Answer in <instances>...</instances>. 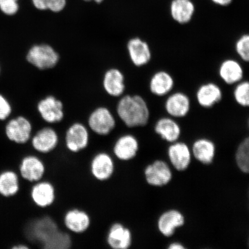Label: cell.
Returning <instances> with one entry per match:
<instances>
[{"instance_id":"3957f363","label":"cell","mask_w":249,"mask_h":249,"mask_svg":"<svg viewBox=\"0 0 249 249\" xmlns=\"http://www.w3.org/2000/svg\"><path fill=\"white\" fill-rule=\"evenodd\" d=\"M87 126L90 132L99 136H107L116 129L117 120L107 107L96 108L87 119Z\"/></svg>"},{"instance_id":"1f68e13d","label":"cell","mask_w":249,"mask_h":249,"mask_svg":"<svg viewBox=\"0 0 249 249\" xmlns=\"http://www.w3.org/2000/svg\"><path fill=\"white\" fill-rule=\"evenodd\" d=\"M0 10L7 16H14L19 10L18 0H0Z\"/></svg>"},{"instance_id":"d6a6232c","label":"cell","mask_w":249,"mask_h":249,"mask_svg":"<svg viewBox=\"0 0 249 249\" xmlns=\"http://www.w3.org/2000/svg\"><path fill=\"white\" fill-rule=\"evenodd\" d=\"M12 111H13L10 102L4 95L0 93V121L8 120Z\"/></svg>"},{"instance_id":"603a6c76","label":"cell","mask_w":249,"mask_h":249,"mask_svg":"<svg viewBox=\"0 0 249 249\" xmlns=\"http://www.w3.org/2000/svg\"><path fill=\"white\" fill-rule=\"evenodd\" d=\"M168 156L173 167L179 171L186 170L191 162V151L185 142H173L168 149Z\"/></svg>"},{"instance_id":"7402d4cb","label":"cell","mask_w":249,"mask_h":249,"mask_svg":"<svg viewBox=\"0 0 249 249\" xmlns=\"http://www.w3.org/2000/svg\"><path fill=\"white\" fill-rule=\"evenodd\" d=\"M20 181L18 171L8 168L0 171V196L6 199L15 197L20 191Z\"/></svg>"},{"instance_id":"f1b7e54d","label":"cell","mask_w":249,"mask_h":249,"mask_svg":"<svg viewBox=\"0 0 249 249\" xmlns=\"http://www.w3.org/2000/svg\"><path fill=\"white\" fill-rule=\"evenodd\" d=\"M236 164L242 172L248 174L249 171V139L246 138L236 152Z\"/></svg>"},{"instance_id":"2e32d148","label":"cell","mask_w":249,"mask_h":249,"mask_svg":"<svg viewBox=\"0 0 249 249\" xmlns=\"http://www.w3.org/2000/svg\"><path fill=\"white\" fill-rule=\"evenodd\" d=\"M63 223L65 229L71 234H82L89 229L91 218L85 210L73 208L65 212Z\"/></svg>"},{"instance_id":"d4e9b609","label":"cell","mask_w":249,"mask_h":249,"mask_svg":"<svg viewBox=\"0 0 249 249\" xmlns=\"http://www.w3.org/2000/svg\"><path fill=\"white\" fill-rule=\"evenodd\" d=\"M156 133L167 142H174L180 138L181 128L173 117H161L157 121L154 126Z\"/></svg>"},{"instance_id":"484cf974","label":"cell","mask_w":249,"mask_h":249,"mask_svg":"<svg viewBox=\"0 0 249 249\" xmlns=\"http://www.w3.org/2000/svg\"><path fill=\"white\" fill-rule=\"evenodd\" d=\"M195 13V6L191 0H173L170 15L174 21L179 24L191 22Z\"/></svg>"},{"instance_id":"e0dca14e","label":"cell","mask_w":249,"mask_h":249,"mask_svg":"<svg viewBox=\"0 0 249 249\" xmlns=\"http://www.w3.org/2000/svg\"><path fill=\"white\" fill-rule=\"evenodd\" d=\"M146 181L149 185L161 187L166 185L172 179L173 174L168 164L157 160L148 165L144 170Z\"/></svg>"},{"instance_id":"d590c367","label":"cell","mask_w":249,"mask_h":249,"mask_svg":"<svg viewBox=\"0 0 249 249\" xmlns=\"http://www.w3.org/2000/svg\"><path fill=\"white\" fill-rule=\"evenodd\" d=\"M169 249H184L186 248L180 243L174 242L169 245Z\"/></svg>"},{"instance_id":"cb8c5ba5","label":"cell","mask_w":249,"mask_h":249,"mask_svg":"<svg viewBox=\"0 0 249 249\" xmlns=\"http://www.w3.org/2000/svg\"><path fill=\"white\" fill-rule=\"evenodd\" d=\"M185 217L180 211L170 210L164 212L159 218V231L166 237H170L175 232L177 229L185 224Z\"/></svg>"},{"instance_id":"8992f818","label":"cell","mask_w":249,"mask_h":249,"mask_svg":"<svg viewBox=\"0 0 249 249\" xmlns=\"http://www.w3.org/2000/svg\"><path fill=\"white\" fill-rule=\"evenodd\" d=\"M90 132L86 124L76 121L71 124L65 130L64 144L71 153H79L88 147L90 140Z\"/></svg>"},{"instance_id":"7a4b0ae2","label":"cell","mask_w":249,"mask_h":249,"mask_svg":"<svg viewBox=\"0 0 249 249\" xmlns=\"http://www.w3.org/2000/svg\"><path fill=\"white\" fill-rule=\"evenodd\" d=\"M117 117L127 128L147 125L150 118V110L145 99L140 95H125L118 101Z\"/></svg>"},{"instance_id":"52a82bcc","label":"cell","mask_w":249,"mask_h":249,"mask_svg":"<svg viewBox=\"0 0 249 249\" xmlns=\"http://www.w3.org/2000/svg\"><path fill=\"white\" fill-rule=\"evenodd\" d=\"M59 142L57 132L53 127L46 124L33 134L29 143L36 155H45L53 151Z\"/></svg>"},{"instance_id":"f546056e","label":"cell","mask_w":249,"mask_h":249,"mask_svg":"<svg viewBox=\"0 0 249 249\" xmlns=\"http://www.w3.org/2000/svg\"><path fill=\"white\" fill-rule=\"evenodd\" d=\"M233 90V98L236 104L242 107L249 106V82L243 80L235 85Z\"/></svg>"},{"instance_id":"9c48e42d","label":"cell","mask_w":249,"mask_h":249,"mask_svg":"<svg viewBox=\"0 0 249 249\" xmlns=\"http://www.w3.org/2000/svg\"><path fill=\"white\" fill-rule=\"evenodd\" d=\"M116 160L113 155L108 152L96 153L89 163V171L93 178L99 182L110 179L116 170Z\"/></svg>"},{"instance_id":"83f0119b","label":"cell","mask_w":249,"mask_h":249,"mask_svg":"<svg viewBox=\"0 0 249 249\" xmlns=\"http://www.w3.org/2000/svg\"><path fill=\"white\" fill-rule=\"evenodd\" d=\"M34 8L40 11H49L53 13H60L64 11L67 0H31Z\"/></svg>"},{"instance_id":"4dcf8cb0","label":"cell","mask_w":249,"mask_h":249,"mask_svg":"<svg viewBox=\"0 0 249 249\" xmlns=\"http://www.w3.org/2000/svg\"><path fill=\"white\" fill-rule=\"evenodd\" d=\"M235 51L239 58L245 62L249 61V36L248 34H242L236 39Z\"/></svg>"},{"instance_id":"74e56055","label":"cell","mask_w":249,"mask_h":249,"mask_svg":"<svg viewBox=\"0 0 249 249\" xmlns=\"http://www.w3.org/2000/svg\"><path fill=\"white\" fill-rule=\"evenodd\" d=\"M1 67H0V74H1Z\"/></svg>"},{"instance_id":"ffe728a7","label":"cell","mask_w":249,"mask_h":249,"mask_svg":"<svg viewBox=\"0 0 249 249\" xmlns=\"http://www.w3.org/2000/svg\"><path fill=\"white\" fill-rule=\"evenodd\" d=\"M220 79L227 85H235L244 80V70L240 62L229 58L224 60L218 68Z\"/></svg>"},{"instance_id":"ac0fdd59","label":"cell","mask_w":249,"mask_h":249,"mask_svg":"<svg viewBox=\"0 0 249 249\" xmlns=\"http://www.w3.org/2000/svg\"><path fill=\"white\" fill-rule=\"evenodd\" d=\"M223 92L216 83L208 82L202 84L196 92V99L200 107L210 108L222 101Z\"/></svg>"},{"instance_id":"8fae6325","label":"cell","mask_w":249,"mask_h":249,"mask_svg":"<svg viewBox=\"0 0 249 249\" xmlns=\"http://www.w3.org/2000/svg\"><path fill=\"white\" fill-rule=\"evenodd\" d=\"M37 110L39 117L49 125L60 124L65 116L63 103L52 95L40 100L37 105Z\"/></svg>"},{"instance_id":"4316f807","label":"cell","mask_w":249,"mask_h":249,"mask_svg":"<svg viewBox=\"0 0 249 249\" xmlns=\"http://www.w3.org/2000/svg\"><path fill=\"white\" fill-rule=\"evenodd\" d=\"M215 152V145L209 139H198L193 144L192 153L196 160L202 164H210L213 162Z\"/></svg>"},{"instance_id":"5b68a950","label":"cell","mask_w":249,"mask_h":249,"mask_svg":"<svg viewBox=\"0 0 249 249\" xmlns=\"http://www.w3.org/2000/svg\"><path fill=\"white\" fill-rule=\"evenodd\" d=\"M60 59V54L51 45L46 43L31 46L26 55L27 62L41 71L54 68Z\"/></svg>"},{"instance_id":"e575fe53","label":"cell","mask_w":249,"mask_h":249,"mask_svg":"<svg viewBox=\"0 0 249 249\" xmlns=\"http://www.w3.org/2000/svg\"><path fill=\"white\" fill-rule=\"evenodd\" d=\"M11 249H30L29 246L23 243H18V244L12 245L10 247Z\"/></svg>"},{"instance_id":"277c9868","label":"cell","mask_w":249,"mask_h":249,"mask_svg":"<svg viewBox=\"0 0 249 249\" xmlns=\"http://www.w3.org/2000/svg\"><path fill=\"white\" fill-rule=\"evenodd\" d=\"M33 126L26 116H18L8 120L4 127V135L9 142L25 145L29 142L33 135Z\"/></svg>"},{"instance_id":"836d02e7","label":"cell","mask_w":249,"mask_h":249,"mask_svg":"<svg viewBox=\"0 0 249 249\" xmlns=\"http://www.w3.org/2000/svg\"><path fill=\"white\" fill-rule=\"evenodd\" d=\"M211 1L216 5L226 7V6H228L231 4L232 0H211Z\"/></svg>"},{"instance_id":"44dd1931","label":"cell","mask_w":249,"mask_h":249,"mask_svg":"<svg viewBox=\"0 0 249 249\" xmlns=\"http://www.w3.org/2000/svg\"><path fill=\"white\" fill-rule=\"evenodd\" d=\"M125 78L123 71L117 68H111L104 74L103 87L108 95L120 97L125 91Z\"/></svg>"},{"instance_id":"8d00e7d4","label":"cell","mask_w":249,"mask_h":249,"mask_svg":"<svg viewBox=\"0 0 249 249\" xmlns=\"http://www.w3.org/2000/svg\"><path fill=\"white\" fill-rule=\"evenodd\" d=\"M83 1L86 2L94 1L96 4H101L104 0H83Z\"/></svg>"},{"instance_id":"d6986e66","label":"cell","mask_w":249,"mask_h":249,"mask_svg":"<svg viewBox=\"0 0 249 249\" xmlns=\"http://www.w3.org/2000/svg\"><path fill=\"white\" fill-rule=\"evenodd\" d=\"M175 80L169 71L160 70L152 74L149 81V91L158 97H163L173 91Z\"/></svg>"},{"instance_id":"ba28073f","label":"cell","mask_w":249,"mask_h":249,"mask_svg":"<svg viewBox=\"0 0 249 249\" xmlns=\"http://www.w3.org/2000/svg\"><path fill=\"white\" fill-rule=\"evenodd\" d=\"M44 161L36 154H28L21 159L18 165V173L21 180L33 183L42 180L45 176Z\"/></svg>"},{"instance_id":"30bf717a","label":"cell","mask_w":249,"mask_h":249,"mask_svg":"<svg viewBox=\"0 0 249 249\" xmlns=\"http://www.w3.org/2000/svg\"><path fill=\"white\" fill-rule=\"evenodd\" d=\"M139 150L138 139L132 134H121L115 140L111 153L115 160L120 162H129L135 159Z\"/></svg>"},{"instance_id":"9a60e30c","label":"cell","mask_w":249,"mask_h":249,"mask_svg":"<svg viewBox=\"0 0 249 249\" xmlns=\"http://www.w3.org/2000/svg\"><path fill=\"white\" fill-rule=\"evenodd\" d=\"M31 201L37 207L45 208L53 204L56 198L55 187L49 180L33 183L30 192Z\"/></svg>"},{"instance_id":"7c38bea8","label":"cell","mask_w":249,"mask_h":249,"mask_svg":"<svg viewBox=\"0 0 249 249\" xmlns=\"http://www.w3.org/2000/svg\"><path fill=\"white\" fill-rule=\"evenodd\" d=\"M133 234L129 227L119 222L109 227L106 237L107 245L111 249H128L133 245Z\"/></svg>"},{"instance_id":"6da1fadb","label":"cell","mask_w":249,"mask_h":249,"mask_svg":"<svg viewBox=\"0 0 249 249\" xmlns=\"http://www.w3.org/2000/svg\"><path fill=\"white\" fill-rule=\"evenodd\" d=\"M22 235L24 242L30 249H71L72 247L71 233L61 229L48 214L28 221L23 226Z\"/></svg>"},{"instance_id":"5bb4252c","label":"cell","mask_w":249,"mask_h":249,"mask_svg":"<svg viewBox=\"0 0 249 249\" xmlns=\"http://www.w3.org/2000/svg\"><path fill=\"white\" fill-rule=\"evenodd\" d=\"M191 98L182 91L171 92L167 96L164 108L169 116L174 118L185 117L191 111Z\"/></svg>"},{"instance_id":"4fadbf2b","label":"cell","mask_w":249,"mask_h":249,"mask_svg":"<svg viewBox=\"0 0 249 249\" xmlns=\"http://www.w3.org/2000/svg\"><path fill=\"white\" fill-rule=\"evenodd\" d=\"M126 49L130 60L135 67H144L151 61L152 52L150 45L140 37L135 36L129 39Z\"/></svg>"}]
</instances>
